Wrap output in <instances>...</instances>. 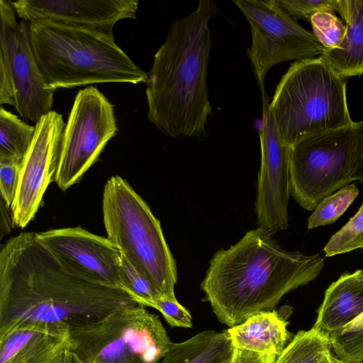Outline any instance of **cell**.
Wrapping results in <instances>:
<instances>
[{
  "label": "cell",
  "mask_w": 363,
  "mask_h": 363,
  "mask_svg": "<svg viewBox=\"0 0 363 363\" xmlns=\"http://www.w3.org/2000/svg\"><path fill=\"white\" fill-rule=\"evenodd\" d=\"M362 127H363V121H362ZM354 181L363 182V159H362L361 166L354 176Z\"/></svg>",
  "instance_id": "836d02e7"
},
{
  "label": "cell",
  "mask_w": 363,
  "mask_h": 363,
  "mask_svg": "<svg viewBox=\"0 0 363 363\" xmlns=\"http://www.w3.org/2000/svg\"><path fill=\"white\" fill-rule=\"evenodd\" d=\"M23 21H52L113 33L116 23L135 18L138 0H18L11 1Z\"/></svg>",
  "instance_id": "9a60e30c"
},
{
  "label": "cell",
  "mask_w": 363,
  "mask_h": 363,
  "mask_svg": "<svg viewBox=\"0 0 363 363\" xmlns=\"http://www.w3.org/2000/svg\"><path fill=\"white\" fill-rule=\"evenodd\" d=\"M234 346L228 330H204L173 344L160 363H230Z\"/></svg>",
  "instance_id": "ffe728a7"
},
{
  "label": "cell",
  "mask_w": 363,
  "mask_h": 363,
  "mask_svg": "<svg viewBox=\"0 0 363 363\" xmlns=\"http://www.w3.org/2000/svg\"><path fill=\"white\" fill-rule=\"evenodd\" d=\"M69 346L67 325L18 328L0 337V363H54Z\"/></svg>",
  "instance_id": "2e32d148"
},
{
  "label": "cell",
  "mask_w": 363,
  "mask_h": 363,
  "mask_svg": "<svg viewBox=\"0 0 363 363\" xmlns=\"http://www.w3.org/2000/svg\"><path fill=\"white\" fill-rule=\"evenodd\" d=\"M277 357L234 347L230 363H275Z\"/></svg>",
  "instance_id": "4dcf8cb0"
},
{
  "label": "cell",
  "mask_w": 363,
  "mask_h": 363,
  "mask_svg": "<svg viewBox=\"0 0 363 363\" xmlns=\"http://www.w3.org/2000/svg\"><path fill=\"white\" fill-rule=\"evenodd\" d=\"M346 90L347 79L320 57L291 64L269 103L281 140L291 147L303 138L351 124Z\"/></svg>",
  "instance_id": "5b68a950"
},
{
  "label": "cell",
  "mask_w": 363,
  "mask_h": 363,
  "mask_svg": "<svg viewBox=\"0 0 363 363\" xmlns=\"http://www.w3.org/2000/svg\"><path fill=\"white\" fill-rule=\"evenodd\" d=\"M102 211L107 238L121 256L154 286L160 296L176 298V262L160 222L121 177L113 176L106 183Z\"/></svg>",
  "instance_id": "8992f818"
},
{
  "label": "cell",
  "mask_w": 363,
  "mask_h": 363,
  "mask_svg": "<svg viewBox=\"0 0 363 363\" xmlns=\"http://www.w3.org/2000/svg\"><path fill=\"white\" fill-rule=\"evenodd\" d=\"M324 264L319 254L283 249L258 227L214 254L201 289L218 320L232 328L272 311L284 295L315 280Z\"/></svg>",
  "instance_id": "7a4b0ae2"
},
{
  "label": "cell",
  "mask_w": 363,
  "mask_h": 363,
  "mask_svg": "<svg viewBox=\"0 0 363 363\" xmlns=\"http://www.w3.org/2000/svg\"><path fill=\"white\" fill-rule=\"evenodd\" d=\"M38 65L49 89L145 82L147 74L116 43L113 33L52 21L28 22Z\"/></svg>",
  "instance_id": "277c9868"
},
{
  "label": "cell",
  "mask_w": 363,
  "mask_h": 363,
  "mask_svg": "<svg viewBox=\"0 0 363 363\" xmlns=\"http://www.w3.org/2000/svg\"><path fill=\"white\" fill-rule=\"evenodd\" d=\"M138 305L125 291L67 274L36 233H21L1 247L0 337L23 327L87 324Z\"/></svg>",
  "instance_id": "6da1fadb"
},
{
  "label": "cell",
  "mask_w": 363,
  "mask_h": 363,
  "mask_svg": "<svg viewBox=\"0 0 363 363\" xmlns=\"http://www.w3.org/2000/svg\"><path fill=\"white\" fill-rule=\"evenodd\" d=\"M173 344L158 315L140 305L69 328V348L82 363H160Z\"/></svg>",
  "instance_id": "ba28073f"
},
{
  "label": "cell",
  "mask_w": 363,
  "mask_h": 363,
  "mask_svg": "<svg viewBox=\"0 0 363 363\" xmlns=\"http://www.w3.org/2000/svg\"><path fill=\"white\" fill-rule=\"evenodd\" d=\"M122 257V256H121ZM122 281L124 290L143 307L156 309L160 296L154 286L122 257Z\"/></svg>",
  "instance_id": "484cf974"
},
{
  "label": "cell",
  "mask_w": 363,
  "mask_h": 363,
  "mask_svg": "<svg viewBox=\"0 0 363 363\" xmlns=\"http://www.w3.org/2000/svg\"><path fill=\"white\" fill-rule=\"evenodd\" d=\"M54 363H82L78 356L69 348H65Z\"/></svg>",
  "instance_id": "1f68e13d"
},
{
  "label": "cell",
  "mask_w": 363,
  "mask_h": 363,
  "mask_svg": "<svg viewBox=\"0 0 363 363\" xmlns=\"http://www.w3.org/2000/svg\"><path fill=\"white\" fill-rule=\"evenodd\" d=\"M337 11L345 35L337 48H323L319 57L345 79L363 75V0H337Z\"/></svg>",
  "instance_id": "ac0fdd59"
},
{
  "label": "cell",
  "mask_w": 363,
  "mask_h": 363,
  "mask_svg": "<svg viewBox=\"0 0 363 363\" xmlns=\"http://www.w3.org/2000/svg\"><path fill=\"white\" fill-rule=\"evenodd\" d=\"M363 159L362 123L303 138L290 147L291 194L307 211L354 181Z\"/></svg>",
  "instance_id": "52a82bcc"
},
{
  "label": "cell",
  "mask_w": 363,
  "mask_h": 363,
  "mask_svg": "<svg viewBox=\"0 0 363 363\" xmlns=\"http://www.w3.org/2000/svg\"><path fill=\"white\" fill-rule=\"evenodd\" d=\"M330 336L313 326L299 331L275 363H344L331 353Z\"/></svg>",
  "instance_id": "44dd1931"
},
{
  "label": "cell",
  "mask_w": 363,
  "mask_h": 363,
  "mask_svg": "<svg viewBox=\"0 0 363 363\" xmlns=\"http://www.w3.org/2000/svg\"><path fill=\"white\" fill-rule=\"evenodd\" d=\"M294 19L310 21L321 11H337V0H276Z\"/></svg>",
  "instance_id": "83f0119b"
},
{
  "label": "cell",
  "mask_w": 363,
  "mask_h": 363,
  "mask_svg": "<svg viewBox=\"0 0 363 363\" xmlns=\"http://www.w3.org/2000/svg\"><path fill=\"white\" fill-rule=\"evenodd\" d=\"M21 164L16 161L0 160L1 197L8 208L11 207L16 194Z\"/></svg>",
  "instance_id": "f546056e"
},
{
  "label": "cell",
  "mask_w": 363,
  "mask_h": 363,
  "mask_svg": "<svg viewBox=\"0 0 363 363\" xmlns=\"http://www.w3.org/2000/svg\"><path fill=\"white\" fill-rule=\"evenodd\" d=\"M262 118L259 129L261 164L255 211L259 227L273 235L289 225L290 147L278 133L267 95H262Z\"/></svg>",
  "instance_id": "4fadbf2b"
},
{
  "label": "cell",
  "mask_w": 363,
  "mask_h": 363,
  "mask_svg": "<svg viewBox=\"0 0 363 363\" xmlns=\"http://www.w3.org/2000/svg\"><path fill=\"white\" fill-rule=\"evenodd\" d=\"M358 278L363 279V270L359 269L355 271Z\"/></svg>",
  "instance_id": "e575fe53"
},
{
  "label": "cell",
  "mask_w": 363,
  "mask_h": 363,
  "mask_svg": "<svg viewBox=\"0 0 363 363\" xmlns=\"http://www.w3.org/2000/svg\"><path fill=\"white\" fill-rule=\"evenodd\" d=\"M333 350L344 363H363V313L329 335Z\"/></svg>",
  "instance_id": "cb8c5ba5"
},
{
  "label": "cell",
  "mask_w": 363,
  "mask_h": 363,
  "mask_svg": "<svg viewBox=\"0 0 363 363\" xmlns=\"http://www.w3.org/2000/svg\"><path fill=\"white\" fill-rule=\"evenodd\" d=\"M35 126L0 108V160L21 163L32 143Z\"/></svg>",
  "instance_id": "7402d4cb"
},
{
  "label": "cell",
  "mask_w": 363,
  "mask_h": 363,
  "mask_svg": "<svg viewBox=\"0 0 363 363\" xmlns=\"http://www.w3.org/2000/svg\"><path fill=\"white\" fill-rule=\"evenodd\" d=\"M227 330L234 347L277 356L289 335L287 323L274 310L255 314Z\"/></svg>",
  "instance_id": "d6986e66"
},
{
  "label": "cell",
  "mask_w": 363,
  "mask_h": 363,
  "mask_svg": "<svg viewBox=\"0 0 363 363\" xmlns=\"http://www.w3.org/2000/svg\"><path fill=\"white\" fill-rule=\"evenodd\" d=\"M156 309L163 315L171 327H192V317L189 311L177 298L172 299L160 296L157 300Z\"/></svg>",
  "instance_id": "f1b7e54d"
},
{
  "label": "cell",
  "mask_w": 363,
  "mask_h": 363,
  "mask_svg": "<svg viewBox=\"0 0 363 363\" xmlns=\"http://www.w3.org/2000/svg\"><path fill=\"white\" fill-rule=\"evenodd\" d=\"M36 234L40 243L67 274L90 284L125 291L122 257L107 238L79 226Z\"/></svg>",
  "instance_id": "7c38bea8"
},
{
  "label": "cell",
  "mask_w": 363,
  "mask_h": 363,
  "mask_svg": "<svg viewBox=\"0 0 363 363\" xmlns=\"http://www.w3.org/2000/svg\"><path fill=\"white\" fill-rule=\"evenodd\" d=\"M363 249V203L357 213L335 233L324 247L326 257Z\"/></svg>",
  "instance_id": "d4e9b609"
},
{
  "label": "cell",
  "mask_w": 363,
  "mask_h": 363,
  "mask_svg": "<svg viewBox=\"0 0 363 363\" xmlns=\"http://www.w3.org/2000/svg\"><path fill=\"white\" fill-rule=\"evenodd\" d=\"M216 10L213 1L200 0L192 13L177 18L147 72V118L168 137L201 140L209 135L208 24Z\"/></svg>",
  "instance_id": "3957f363"
},
{
  "label": "cell",
  "mask_w": 363,
  "mask_h": 363,
  "mask_svg": "<svg viewBox=\"0 0 363 363\" xmlns=\"http://www.w3.org/2000/svg\"><path fill=\"white\" fill-rule=\"evenodd\" d=\"M309 22L313 34L324 49H334L342 41L346 33V25L333 11H321L314 14Z\"/></svg>",
  "instance_id": "4316f807"
},
{
  "label": "cell",
  "mask_w": 363,
  "mask_h": 363,
  "mask_svg": "<svg viewBox=\"0 0 363 363\" xmlns=\"http://www.w3.org/2000/svg\"><path fill=\"white\" fill-rule=\"evenodd\" d=\"M363 313V279L345 273L325 290L313 327L328 335Z\"/></svg>",
  "instance_id": "e0dca14e"
},
{
  "label": "cell",
  "mask_w": 363,
  "mask_h": 363,
  "mask_svg": "<svg viewBox=\"0 0 363 363\" xmlns=\"http://www.w3.org/2000/svg\"><path fill=\"white\" fill-rule=\"evenodd\" d=\"M362 252H363V249H362Z\"/></svg>",
  "instance_id": "d590c367"
},
{
  "label": "cell",
  "mask_w": 363,
  "mask_h": 363,
  "mask_svg": "<svg viewBox=\"0 0 363 363\" xmlns=\"http://www.w3.org/2000/svg\"><path fill=\"white\" fill-rule=\"evenodd\" d=\"M9 208L3 200L1 201V210L4 212L5 217L1 216V220H4V223L1 224V236L2 237L4 233H8L11 230V225H13V221H11V218L9 216V213L6 209Z\"/></svg>",
  "instance_id": "d6a6232c"
},
{
  "label": "cell",
  "mask_w": 363,
  "mask_h": 363,
  "mask_svg": "<svg viewBox=\"0 0 363 363\" xmlns=\"http://www.w3.org/2000/svg\"><path fill=\"white\" fill-rule=\"evenodd\" d=\"M244 14L251 31L247 49L261 94L264 82L275 65L290 60L314 58L323 47L315 35L301 27L276 0H233Z\"/></svg>",
  "instance_id": "30bf717a"
},
{
  "label": "cell",
  "mask_w": 363,
  "mask_h": 363,
  "mask_svg": "<svg viewBox=\"0 0 363 363\" xmlns=\"http://www.w3.org/2000/svg\"><path fill=\"white\" fill-rule=\"evenodd\" d=\"M11 1L0 0V104L13 106L24 119L37 123L52 111L48 88L35 60L28 22L17 21Z\"/></svg>",
  "instance_id": "9c48e42d"
},
{
  "label": "cell",
  "mask_w": 363,
  "mask_h": 363,
  "mask_svg": "<svg viewBox=\"0 0 363 363\" xmlns=\"http://www.w3.org/2000/svg\"><path fill=\"white\" fill-rule=\"evenodd\" d=\"M118 131L114 108L91 86L76 95L62 134L53 181L62 191L77 183Z\"/></svg>",
  "instance_id": "8fae6325"
},
{
  "label": "cell",
  "mask_w": 363,
  "mask_h": 363,
  "mask_svg": "<svg viewBox=\"0 0 363 363\" xmlns=\"http://www.w3.org/2000/svg\"><path fill=\"white\" fill-rule=\"evenodd\" d=\"M359 194V190L355 184H350L325 197L309 216L308 229L311 230L335 222L353 203Z\"/></svg>",
  "instance_id": "603a6c76"
},
{
  "label": "cell",
  "mask_w": 363,
  "mask_h": 363,
  "mask_svg": "<svg viewBox=\"0 0 363 363\" xmlns=\"http://www.w3.org/2000/svg\"><path fill=\"white\" fill-rule=\"evenodd\" d=\"M35 126L32 143L21 164L17 191L11 207L13 223L21 228L34 218L53 178L65 123L60 113L51 111Z\"/></svg>",
  "instance_id": "5bb4252c"
}]
</instances>
